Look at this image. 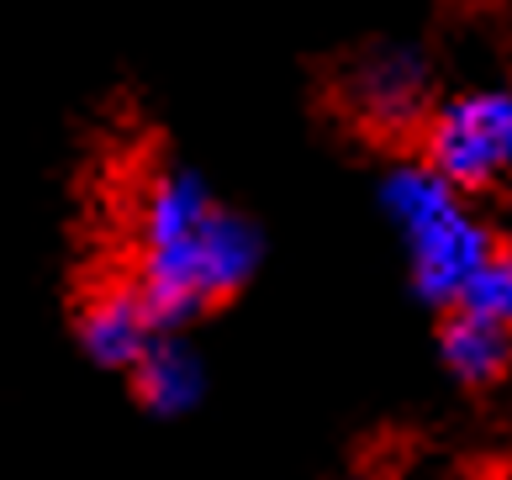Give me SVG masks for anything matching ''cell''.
<instances>
[{
  "mask_svg": "<svg viewBox=\"0 0 512 480\" xmlns=\"http://www.w3.org/2000/svg\"><path fill=\"white\" fill-rule=\"evenodd\" d=\"M381 206L396 222V233L407 243V275L412 296L444 312L465 296L470 275L491 259V248L502 243V233L491 222H481L465 206V190L449 175H439L423 153L396 159L381 180Z\"/></svg>",
  "mask_w": 512,
  "mask_h": 480,
  "instance_id": "6da1fadb",
  "label": "cell"
},
{
  "mask_svg": "<svg viewBox=\"0 0 512 480\" xmlns=\"http://www.w3.org/2000/svg\"><path fill=\"white\" fill-rule=\"evenodd\" d=\"M417 153L465 196H497L512 185V90H460L433 106Z\"/></svg>",
  "mask_w": 512,
  "mask_h": 480,
  "instance_id": "7a4b0ae2",
  "label": "cell"
},
{
  "mask_svg": "<svg viewBox=\"0 0 512 480\" xmlns=\"http://www.w3.org/2000/svg\"><path fill=\"white\" fill-rule=\"evenodd\" d=\"M433 69L417 48H370L344 74V111L365 122L370 138L417 143L433 117Z\"/></svg>",
  "mask_w": 512,
  "mask_h": 480,
  "instance_id": "3957f363",
  "label": "cell"
},
{
  "mask_svg": "<svg viewBox=\"0 0 512 480\" xmlns=\"http://www.w3.org/2000/svg\"><path fill=\"white\" fill-rule=\"evenodd\" d=\"M439 359L449 380L465 391H491L512 370V328L470 306H444L439 312Z\"/></svg>",
  "mask_w": 512,
  "mask_h": 480,
  "instance_id": "277c9868",
  "label": "cell"
},
{
  "mask_svg": "<svg viewBox=\"0 0 512 480\" xmlns=\"http://www.w3.org/2000/svg\"><path fill=\"white\" fill-rule=\"evenodd\" d=\"M154 333L159 328L143 306L138 280L101 285V291L80 306V343L96 364H122V370H132V364L143 359V349L154 343Z\"/></svg>",
  "mask_w": 512,
  "mask_h": 480,
  "instance_id": "5b68a950",
  "label": "cell"
},
{
  "mask_svg": "<svg viewBox=\"0 0 512 480\" xmlns=\"http://www.w3.org/2000/svg\"><path fill=\"white\" fill-rule=\"evenodd\" d=\"M132 396L143 401L148 412L159 417H175L185 407H196L201 396V364L169 338H154L143 349V359L132 364Z\"/></svg>",
  "mask_w": 512,
  "mask_h": 480,
  "instance_id": "8992f818",
  "label": "cell"
},
{
  "mask_svg": "<svg viewBox=\"0 0 512 480\" xmlns=\"http://www.w3.org/2000/svg\"><path fill=\"white\" fill-rule=\"evenodd\" d=\"M454 306L486 312V317H497V322H507V328H512V243H507V238L491 248V259L481 264L476 275H470L465 296L454 301Z\"/></svg>",
  "mask_w": 512,
  "mask_h": 480,
  "instance_id": "52a82bcc",
  "label": "cell"
},
{
  "mask_svg": "<svg viewBox=\"0 0 512 480\" xmlns=\"http://www.w3.org/2000/svg\"><path fill=\"white\" fill-rule=\"evenodd\" d=\"M502 238L512 243V206H507V222H502Z\"/></svg>",
  "mask_w": 512,
  "mask_h": 480,
  "instance_id": "ba28073f",
  "label": "cell"
}]
</instances>
